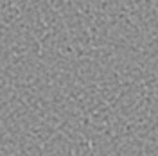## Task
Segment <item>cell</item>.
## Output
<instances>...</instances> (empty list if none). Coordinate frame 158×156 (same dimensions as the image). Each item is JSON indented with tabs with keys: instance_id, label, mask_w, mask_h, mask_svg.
Returning <instances> with one entry per match:
<instances>
[]
</instances>
